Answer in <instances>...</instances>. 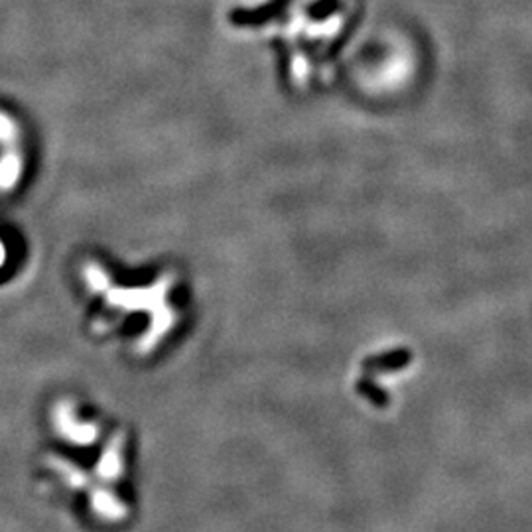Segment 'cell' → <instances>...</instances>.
<instances>
[{"instance_id": "6da1fadb", "label": "cell", "mask_w": 532, "mask_h": 532, "mask_svg": "<svg viewBox=\"0 0 532 532\" xmlns=\"http://www.w3.org/2000/svg\"><path fill=\"white\" fill-rule=\"evenodd\" d=\"M83 280L89 290L105 298L106 308L119 309L122 314L145 312L148 316L150 324L145 330V335L135 345V351L138 355L153 353L180 322V314H177V309L170 301V294L177 284V274L174 270L164 272L150 286L124 288L113 282L101 264L85 262Z\"/></svg>"}, {"instance_id": "7a4b0ae2", "label": "cell", "mask_w": 532, "mask_h": 532, "mask_svg": "<svg viewBox=\"0 0 532 532\" xmlns=\"http://www.w3.org/2000/svg\"><path fill=\"white\" fill-rule=\"evenodd\" d=\"M0 193L6 195L18 188L26 166L22 129L6 111H0Z\"/></svg>"}, {"instance_id": "5b68a950", "label": "cell", "mask_w": 532, "mask_h": 532, "mask_svg": "<svg viewBox=\"0 0 532 532\" xmlns=\"http://www.w3.org/2000/svg\"><path fill=\"white\" fill-rule=\"evenodd\" d=\"M3 262H4V245L0 243V264H3Z\"/></svg>"}, {"instance_id": "277c9868", "label": "cell", "mask_w": 532, "mask_h": 532, "mask_svg": "<svg viewBox=\"0 0 532 532\" xmlns=\"http://www.w3.org/2000/svg\"><path fill=\"white\" fill-rule=\"evenodd\" d=\"M121 448H122V436H117L109 443V448H106V451H105L101 466H99V472L106 479H111L121 472Z\"/></svg>"}, {"instance_id": "3957f363", "label": "cell", "mask_w": 532, "mask_h": 532, "mask_svg": "<svg viewBox=\"0 0 532 532\" xmlns=\"http://www.w3.org/2000/svg\"><path fill=\"white\" fill-rule=\"evenodd\" d=\"M53 420H56L58 430L64 434L67 440H74L79 443H89L97 438V426L79 422L75 419V412L69 403H59L56 406Z\"/></svg>"}]
</instances>
